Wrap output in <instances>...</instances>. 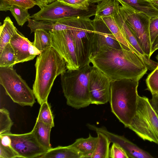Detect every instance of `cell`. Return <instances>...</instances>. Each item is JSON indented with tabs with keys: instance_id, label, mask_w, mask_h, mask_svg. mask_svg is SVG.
I'll use <instances>...</instances> for the list:
<instances>
[{
	"instance_id": "1",
	"label": "cell",
	"mask_w": 158,
	"mask_h": 158,
	"mask_svg": "<svg viewBox=\"0 0 158 158\" xmlns=\"http://www.w3.org/2000/svg\"><path fill=\"white\" fill-rule=\"evenodd\" d=\"M93 66L112 81L143 76L148 69L142 60L131 50L104 45L89 58Z\"/></svg>"
},
{
	"instance_id": "2",
	"label": "cell",
	"mask_w": 158,
	"mask_h": 158,
	"mask_svg": "<svg viewBox=\"0 0 158 158\" xmlns=\"http://www.w3.org/2000/svg\"><path fill=\"white\" fill-rule=\"evenodd\" d=\"M35 66L36 74L32 89L35 98L41 105L47 101L56 78L67 69L65 60L52 46L38 56Z\"/></svg>"
},
{
	"instance_id": "3",
	"label": "cell",
	"mask_w": 158,
	"mask_h": 158,
	"mask_svg": "<svg viewBox=\"0 0 158 158\" xmlns=\"http://www.w3.org/2000/svg\"><path fill=\"white\" fill-rule=\"evenodd\" d=\"M143 76L111 82L109 102L112 112L125 127L131 124L137 107V88Z\"/></svg>"
},
{
	"instance_id": "4",
	"label": "cell",
	"mask_w": 158,
	"mask_h": 158,
	"mask_svg": "<svg viewBox=\"0 0 158 158\" xmlns=\"http://www.w3.org/2000/svg\"><path fill=\"white\" fill-rule=\"evenodd\" d=\"M93 68L89 60L78 69H67L60 75L62 89L68 106L79 109L91 104L89 83Z\"/></svg>"
},
{
	"instance_id": "5",
	"label": "cell",
	"mask_w": 158,
	"mask_h": 158,
	"mask_svg": "<svg viewBox=\"0 0 158 158\" xmlns=\"http://www.w3.org/2000/svg\"><path fill=\"white\" fill-rule=\"evenodd\" d=\"M128 127L143 140L158 144V114L147 97L138 96L136 113Z\"/></svg>"
},
{
	"instance_id": "6",
	"label": "cell",
	"mask_w": 158,
	"mask_h": 158,
	"mask_svg": "<svg viewBox=\"0 0 158 158\" xmlns=\"http://www.w3.org/2000/svg\"><path fill=\"white\" fill-rule=\"evenodd\" d=\"M70 29L68 30L76 48L79 67L89 60L93 48L94 26L89 17H74L70 18Z\"/></svg>"
},
{
	"instance_id": "7",
	"label": "cell",
	"mask_w": 158,
	"mask_h": 158,
	"mask_svg": "<svg viewBox=\"0 0 158 158\" xmlns=\"http://www.w3.org/2000/svg\"><path fill=\"white\" fill-rule=\"evenodd\" d=\"M117 0L119 3V10L126 23L144 53L150 58L151 44L149 24L151 18L124 2Z\"/></svg>"
},
{
	"instance_id": "8",
	"label": "cell",
	"mask_w": 158,
	"mask_h": 158,
	"mask_svg": "<svg viewBox=\"0 0 158 158\" xmlns=\"http://www.w3.org/2000/svg\"><path fill=\"white\" fill-rule=\"evenodd\" d=\"M0 84L14 102L30 106L35 102L33 89L13 68H0Z\"/></svg>"
},
{
	"instance_id": "9",
	"label": "cell",
	"mask_w": 158,
	"mask_h": 158,
	"mask_svg": "<svg viewBox=\"0 0 158 158\" xmlns=\"http://www.w3.org/2000/svg\"><path fill=\"white\" fill-rule=\"evenodd\" d=\"M96 8L89 11L74 8L58 0L43 6L38 12L30 18L35 21H56L65 18L74 17L90 18L95 15Z\"/></svg>"
},
{
	"instance_id": "10",
	"label": "cell",
	"mask_w": 158,
	"mask_h": 158,
	"mask_svg": "<svg viewBox=\"0 0 158 158\" xmlns=\"http://www.w3.org/2000/svg\"><path fill=\"white\" fill-rule=\"evenodd\" d=\"M53 47L65 60L67 69L79 68L75 45L68 30L49 31Z\"/></svg>"
},
{
	"instance_id": "11",
	"label": "cell",
	"mask_w": 158,
	"mask_h": 158,
	"mask_svg": "<svg viewBox=\"0 0 158 158\" xmlns=\"http://www.w3.org/2000/svg\"><path fill=\"white\" fill-rule=\"evenodd\" d=\"M5 135L9 137L11 146L19 158H40L48 150L38 142L31 131L20 134L10 132Z\"/></svg>"
},
{
	"instance_id": "12",
	"label": "cell",
	"mask_w": 158,
	"mask_h": 158,
	"mask_svg": "<svg viewBox=\"0 0 158 158\" xmlns=\"http://www.w3.org/2000/svg\"><path fill=\"white\" fill-rule=\"evenodd\" d=\"M111 82L103 72L93 66L89 83L91 104H103L109 101Z\"/></svg>"
},
{
	"instance_id": "13",
	"label": "cell",
	"mask_w": 158,
	"mask_h": 158,
	"mask_svg": "<svg viewBox=\"0 0 158 158\" xmlns=\"http://www.w3.org/2000/svg\"><path fill=\"white\" fill-rule=\"evenodd\" d=\"M93 21L94 41L91 56L104 45L114 48L122 49L119 42L101 19L94 18Z\"/></svg>"
},
{
	"instance_id": "14",
	"label": "cell",
	"mask_w": 158,
	"mask_h": 158,
	"mask_svg": "<svg viewBox=\"0 0 158 158\" xmlns=\"http://www.w3.org/2000/svg\"><path fill=\"white\" fill-rule=\"evenodd\" d=\"M10 43L16 58V64L33 60L42 52L19 31L11 38Z\"/></svg>"
},
{
	"instance_id": "15",
	"label": "cell",
	"mask_w": 158,
	"mask_h": 158,
	"mask_svg": "<svg viewBox=\"0 0 158 158\" xmlns=\"http://www.w3.org/2000/svg\"><path fill=\"white\" fill-rule=\"evenodd\" d=\"M94 130L96 131H100L105 135L110 143H115L119 145L125 151L129 158L153 157L148 152L141 149L124 137L111 133L105 127H96Z\"/></svg>"
},
{
	"instance_id": "16",
	"label": "cell",
	"mask_w": 158,
	"mask_h": 158,
	"mask_svg": "<svg viewBox=\"0 0 158 158\" xmlns=\"http://www.w3.org/2000/svg\"><path fill=\"white\" fill-rule=\"evenodd\" d=\"M119 3L117 1L116 10L114 15L115 21L122 31L126 40L144 58L145 61V65L148 69L150 70H153L157 68L158 62L151 60L144 53L123 19L119 10Z\"/></svg>"
},
{
	"instance_id": "17",
	"label": "cell",
	"mask_w": 158,
	"mask_h": 158,
	"mask_svg": "<svg viewBox=\"0 0 158 158\" xmlns=\"http://www.w3.org/2000/svg\"><path fill=\"white\" fill-rule=\"evenodd\" d=\"M98 140L97 137H93L89 134L88 138L77 139L70 145L80 153L82 158H91L95 149Z\"/></svg>"
},
{
	"instance_id": "18",
	"label": "cell",
	"mask_w": 158,
	"mask_h": 158,
	"mask_svg": "<svg viewBox=\"0 0 158 158\" xmlns=\"http://www.w3.org/2000/svg\"><path fill=\"white\" fill-rule=\"evenodd\" d=\"M52 127L36 119L31 131L38 142L48 150L52 148L50 143V134Z\"/></svg>"
},
{
	"instance_id": "19",
	"label": "cell",
	"mask_w": 158,
	"mask_h": 158,
	"mask_svg": "<svg viewBox=\"0 0 158 158\" xmlns=\"http://www.w3.org/2000/svg\"><path fill=\"white\" fill-rule=\"evenodd\" d=\"M40 158H82L80 153L70 145L52 148Z\"/></svg>"
},
{
	"instance_id": "20",
	"label": "cell",
	"mask_w": 158,
	"mask_h": 158,
	"mask_svg": "<svg viewBox=\"0 0 158 158\" xmlns=\"http://www.w3.org/2000/svg\"><path fill=\"white\" fill-rule=\"evenodd\" d=\"M19 31L9 17H6L0 27V54L12 38Z\"/></svg>"
},
{
	"instance_id": "21",
	"label": "cell",
	"mask_w": 158,
	"mask_h": 158,
	"mask_svg": "<svg viewBox=\"0 0 158 158\" xmlns=\"http://www.w3.org/2000/svg\"><path fill=\"white\" fill-rule=\"evenodd\" d=\"M120 0L145 14L151 19L158 17V8L153 4L150 0Z\"/></svg>"
},
{
	"instance_id": "22",
	"label": "cell",
	"mask_w": 158,
	"mask_h": 158,
	"mask_svg": "<svg viewBox=\"0 0 158 158\" xmlns=\"http://www.w3.org/2000/svg\"><path fill=\"white\" fill-rule=\"evenodd\" d=\"M98 140L95 149L91 158H108L110 143L107 136L102 133L97 131Z\"/></svg>"
},
{
	"instance_id": "23",
	"label": "cell",
	"mask_w": 158,
	"mask_h": 158,
	"mask_svg": "<svg viewBox=\"0 0 158 158\" xmlns=\"http://www.w3.org/2000/svg\"><path fill=\"white\" fill-rule=\"evenodd\" d=\"M117 1L104 0L98 3L95 9V18L102 19L114 16L115 12Z\"/></svg>"
},
{
	"instance_id": "24",
	"label": "cell",
	"mask_w": 158,
	"mask_h": 158,
	"mask_svg": "<svg viewBox=\"0 0 158 158\" xmlns=\"http://www.w3.org/2000/svg\"><path fill=\"white\" fill-rule=\"evenodd\" d=\"M34 32V40L32 43L39 51L42 52L52 46V39L48 32L38 29Z\"/></svg>"
},
{
	"instance_id": "25",
	"label": "cell",
	"mask_w": 158,
	"mask_h": 158,
	"mask_svg": "<svg viewBox=\"0 0 158 158\" xmlns=\"http://www.w3.org/2000/svg\"><path fill=\"white\" fill-rule=\"evenodd\" d=\"M15 64L16 58L15 52L9 43L0 54V68H13Z\"/></svg>"
},
{
	"instance_id": "26",
	"label": "cell",
	"mask_w": 158,
	"mask_h": 158,
	"mask_svg": "<svg viewBox=\"0 0 158 158\" xmlns=\"http://www.w3.org/2000/svg\"><path fill=\"white\" fill-rule=\"evenodd\" d=\"M36 3L34 0H0V10L6 11L14 5L29 9L33 7Z\"/></svg>"
},
{
	"instance_id": "27",
	"label": "cell",
	"mask_w": 158,
	"mask_h": 158,
	"mask_svg": "<svg viewBox=\"0 0 158 158\" xmlns=\"http://www.w3.org/2000/svg\"><path fill=\"white\" fill-rule=\"evenodd\" d=\"M36 119L50 125L52 127H54V116L51 106L47 101L44 102L41 105Z\"/></svg>"
},
{
	"instance_id": "28",
	"label": "cell",
	"mask_w": 158,
	"mask_h": 158,
	"mask_svg": "<svg viewBox=\"0 0 158 158\" xmlns=\"http://www.w3.org/2000/svg\"><path fill=\"white\" fill-rule=\"evenodd\" d=\"M13 122L10 116V113L6 109L2 108L0 109V135L10 132Z\"/></svg>"
},
{
	"instance_id": "29",
	"label": "cell",
	"mask_w": 158,
	"mask_h": 158,
	"mask_svg": "<svg viewBox=\"0 0 158 158\" xmlns=\"http://www.w3.org/2000/svg\"><path fill=\"white\" fill-rule=\"evenodd\" d=\"M28 9L20 6H13L10 10L12 15L15 19L18 25L22 27L24 23L28 21V19L30 18Z\"/></svg>"
},
{
	"instance_id": "30",
	"label": "cell",
	"mask_w": 158,
	"mask_h": 158,
	"mask_svg": "<svg viewBox=\"0 0 158 158\" xmlns=\"http://www.w3.org/2000/svg\"><path fill=\"white\" fill-rule=\"evenodd\" d=\"M147 89L152 94L158 92V69L156 68L148 76L146 80Z\"/></svg>"
},
{
	"instance_id": "31",
	"label": "cell",
	"mask_w": 158,
	"mask_h": 158,
	"mask_svg": "<svg viewBox=\"0 0 158 158\" xmlns=\"http://www.w3.org/2000/svg\"><path fill=\"white\" fill-rule=\"evenodd\" d=\"M74 8L89 11L93 7H89V0H58Z\"/></svg>"
},
{
	"instance_id": "32",
	"label": "cell",
	"mask_w": 158,
	"mask_h": 158,
	"mask_svg": "<svg viewBox=\"0 0 158 158\" xmlns=\"http://www.w3.org/2000/svg\"><path fill=\"white\" fill-rule=\"evenodd\" d=\"M110 149L109 158H129L124 149L118 144L113 143Z\"/></svg>"
},
{
	"instance_id": "33",
	"label": "cell",
	"mask_w": 158,
	"mask_h": 158,
	"mask_svg": "<svg viewBox=\"0 0 158 158\" xmlns=\"http://www.w3.org/2000/svg\"><path fill=\"white\" fill-rule=\"evenodd\" d=\"M0 158H19V156L11 145H5L0 143Z\"/></svg>"
},
{
	"instance_id": "34",
	"label": "cell",
	"mask_w": 158,
	"mask_h": 158,
	"mask_svg": "<svg viewBox=\"0 0 158 158\" xmlns=\"http://www.w3.org/2000/svg\"><path fill=\"white\" fill-rule=\"evenodd\" d=\"M149 32L152 45L158 35V17L150 19L149 24Z\"/></svg>"
},
{
	"instance_id": "35",
	"label": "cell",
	"mask_w": 158,
	"mask_h": 158,
	"mask_svg": "<svg viewBox=\"0 0 158 158\" xmlns=\"http://www.w3.org/2000/svg\"><path fill=\"white\" fill-rule=\"evenodd\" d=\"M150 101L152 107L158 114V96L155 94H152V98Z\"/></svg>"
},
{
	"instance_id": "36",
	"label": "cell",
	"mask_w": 158,
	"mask_h": 158,
	"mask_svg": "<svg viewBox=\"0 0 158 158\" xmlns=\"http://www.w3.org/2000/svg\"><path fill=\"white\" fill-rule=\"evenodd\" d=\"M158 49V35L151 45V56Z\"/></svg>"
},
{
	"instance_id": "37",
	"label": "cell",
	"mask_w": 158,
	"mask_h": 158,
	"mask_svg": "<svg viewBox=\"0 0 158 158\" xmlns=\"http://www.w3.org/2000/svg\"><path fill=\"white\" fill-rule=\"evenodd\" d=\"M103 0H89V1L90 4H92L95 3H98L99 2Z\"/></svg>"
},
{
	"instance_id": "38",
	"label": "cell",
	"mask_w": 158,
	"mask_h": 158,
	"mask_svg": "<svg viewBox=\"0 0 158 158\" xmlns=\"http://www.w3.org/2000/svg\"><path fill=\"white\" fill-rule=\"evenodd\" d=\"M153 4L158 8V0H150Z\"/></svg>"
},
{
	"instance_id": "39",
	"label": "cell",
	"mask_w": 158,
	"mask_h": 158,
	"mask_svg": "<svg viewBox=\"0 0 158 158\" xmlns=\"http://www.w3.org/2000/svg\"><path fill=\"white\" fill-rule=\"evenodd\" d=\"M36 2L37 5H40L43 3L45 0H34Z\"/></svg>"
},
{
	"instance_id": "40",
	"label": "cell",
	"mask_w": 158,
	"mask_h": 158,
	"mask_svg": "<svg viewBox=\"0 0 158 158\" xmlns=\"http://www.w3.org/2000/svg\"><path fill=\"white\" fill-rule=\"evenodd\" d=\"M47 4L51 3L56 0H45Z\"/></svg>"
},
{
	"instance_id": "41",
	"label": "cell",
	"mask_w": 158,
	"mask_h": 158,
	"mask_svg": "<svg viewBox=\"0 0 158 158\" xmlns=\"http://www.w3.org/2000/svg\"><path fill=\"white\" fill-rule=\"evenodd\" d=\"M156 58L157 60L158 61V54L156 56Z\"/></svg>"
},
{
	"instance_id": "42",
	"label": "cell",
	"mask_w": 158,
	"mask_h": 158,
	"mask_svg": "<svg viewBox=\"0 0 158 158\" xmlns=\"http://www.w3.org/2000/svg\"><path fill=\"white\" fill-rule=\"evenodd\" d=\"M156 95L158 96V92H157L156 94H155Z\"/></svg>"
},
{
	"instance_id": "43",
	"label": "cell",
	"mask_w": 158,
	"mask_h": 158,
	"mask_svg": "<svg viewBox=\"0 0 158 158\" xmlns=\"http://www.w3.org/2000/svg\"><path fill=\"white\" fill-rule=\"evenodd\" d=\"M156 68H157L158 69V66Z\"/></svg>"
}]
</instances>
